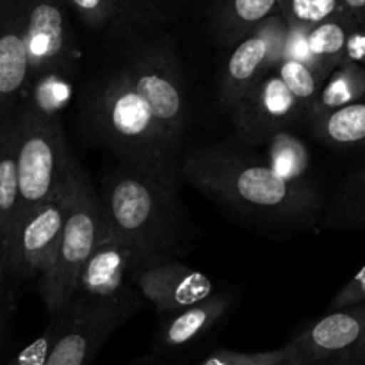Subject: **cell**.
Wrapping results in <instances>:
<instances>
[{
  "label": "cell",
  "mask_w": 365,
  "mask_h": 365,
  "mask_svg": "<svg viewBox=\"0 0 365 365\" xmlns=\"http://www.w3.org/2000/svg\"><path fill=\"white\" fill-rule=\"evenodd\" d=\"M351 365H365V328H364L362 339H360V342L356 344L355 351H353Z\"/></svg>",
  "instance_id": "836d02e7"
},
{
  "label": "cell",
  "mask_w": 365,
  "mask_h": 365,
  "mask_svg": "<svg viewBox=\"0 0 365 365\" xmlns=\"http://www.w3.org/2000/svg\"><path fill=\"white\" fill-rule=\"evenodd\" d=\"M365 303V264L362 269L337 292L334 299L330 303V310H342L349 309V307L360 305Z\"/></svg>",
  "instance_id": "4dcf8cb0"
},
{
  "label": "cell",
  "mask_w": 365,
  "mask_h": 365,
  "mask_svg": "<svg viewBox=\"0 0 365 365\" xmlns=\"http://www.w3.org/2000/svg\"><path fill=\"white\" fill-rule=\"evenodd\" d=\"M81 125L121 160V166L178 191L180 150L164 135L123 68L118 66L89 82L81 100Z\"/></svg>",
  "instance_id": "7a4b0ae2"
},
{
  "label": "cell",
  "mask_w": 365,
  "mask_h": 365,
  "mask_svg": "<svg viewBox=\"0 0 365 365\" xmlns=\"http://www.w3.org/2000/svg\"><path fill=\"white\" fill-rule=\"evenodd\" d=\"M341 9L355 24L365 25V0H341Z\"/></svg>",
  "instance_id": "d6a6232c"
},
{
  "label": "cell",
  "mask_w": 365,
  "mask_h": 365,
  "mask_svg": "<svg viewBox=\"0 0 365 365\" xmlns=\"http://www.w3.org/2000/svg\"><path fill=\"white\" fill-rule=\"evenodd\" d=\"M21 106L18 145V209L14 223L68 187L75 157L61 121H46ZM13 223V225H14Z\"/></svg>",
  "instance_id": "5b68a950"
},
{
  "label": "cell",
  "mask_w": 365,
  "mask_h": 365,
  "mask_svg": "<svg viewBox=\"0 0 365 365\" xmlns=\"http://www.w3.org/2000/svg\"><path fill=\"white\" fill-rule=\"evenodd\" d=\"M134 253L123 242L106 237L82 267L73 298L125 299L134 298L128 287Z\"/></svg>",
  "instance_id": "9a60e30c"
},
{
  "label": "cell",
  "mask_w": 365,
  "mask_h": 365,
  "mask_svg": "<svg viewBox=\"0 0 365 365\" xmlns=\"http://www.w3.org/2000/svg\"><path fill=\"white\" fill-rule=\"evenodd\" d=\"M180 175L209 198L266 223L312 228L323 209L314 182L284 180L262 157L237 145L195 150L182 160Z\"/></svg>",
  "instance_id": "6da1fadb"
},
{
  "label": "cell",
  "mask_w": 365,
  "mask_h": 365,
  "mask_svg": "<svg viewBox=\"0 0 365 365\" xmlns=\"http://www.w3.org/2000/svg\"><path fill=\"white\" fill-rule=\"evenodd\" d=\"M66 6V0H24L29 78L50 68L77 66L81 52Z\"/></svg>",
  "instance_id": "7c38bea8"
},
{
  "label": "cell",
  "mask_w": 365,
  "mask_h": 365,
  "mask_svg": "<svg viewBox=\"0 0 365 365\" xmlns=\"http://www.w3.org/2000/svg\"><path fill=\"white\" fill-rule=\"evenodd\" d=\"M24 0H2L0 6V118L24 98L29 82Z\"/></svg>",
  "instance_id": "5bb4252c"
},
{
  "label": "cell",
  "mask_w": 365,
  "mask_h": 365,
  "mask_svg": "<svg viewBox=\"0 0 365 365\" xmlns=\"http://www.w3.org/2000/svg\"><path fill=\"white\" fill-rule=\"evenodd\" d=\"M138 296L125 299L73 298L56 314L57 337L46 365H91L107 339L138 310Z\"/></svg>",
  "instance_id": "52a82bcc"
},
{
  "label": "cell",
  "mask_w": 365,
  "mask_h": 365,
  "mask_svg": "<svg viewBox=\"0 0 365 365\" xmlns=\"http://www.w3.org/2000/svg\"><path fill=\"white\" fill-rule=\"evenodd\" d=\"M0 6H2V0H0Z\"/></svg>",
  "instance_id": "d590c367"
},
{
  "label": "cell",
  "mask_w": 365,
  "mask_h": 365,
  "mask_svg": "<svg viewBox=\"0 0 365 365\" xmlns=\"http://www.w3.org/2000/svg\"><path fill=\"white\" fill-rule=\"evenodd\" d=\"M121 68L150 106L164 135L175 148L182 150L189 123V100L180 63L170 43H152L135 50Z\"/></svg>",
  "instance_id": "8992f818"
},
{
  "label": "cell",
  "mask_w": 365,
  "mask_h": 365,
  "mask_svg": "<svg viewBox=\"0 0 365 365\" xmlns=\"http://www.w3.org/2000/svg\"><path fill=\"white\" fill-rule=\"evenodd\" d=\"M324 227L331 230H365V166L344 178L335 191Z\"/></svg>",
  "instance_id": "603a6c76"
},
{
  "label": "cell",
  "mask_w": 365,
  "mask_h": 365,
  "mask_svg": "<svg viewBox=\"0 0 365 365\" xmlns=\"http://www.w3.org/2000/svg\"><path fill=\"white\" fill-rule=\"evenodd\" d=\"M289 34L291 29L277 11L235 43L220 75L217 103L221 113H230L284 59Z\"/></svg>",
  "instance_id": "ba28073f"
},
{
  "label": "cell",
  "mask_w": 365,
  "mask_h": 365,
  "mask_svg": "<svg viewBox=\"0 0 365 365\" xmlns=\"http://www.w3.org/2000/svg\"><path fill=\"white\" fill-rule=\"evenodd\" d=\"M274 71L280 75L284 84L287 86L289 91L294 95V98L298 100L299 106L305 109L310 121L314 106H316V100L317 96H319V91L327 78H324L314 66L303 63V61L292 59V57H284V59L274 66Z\"/></svg>",
  "instance_id": "d4e9b609"
},
{
  "label": "cell",
  "mask_w": 365,
  "mask_h": 365,
  "mask_svg": "<svg viewBox=\"0 0 365 365\" xmlns=\"http://www.w3.org/2000/svg\"><path fill=\"white\" fill-rule=\"evenodd\" d=\"M77 66H57L29 78L21 103L46 121H61V114L73 96Z\"/></svg>",
  "instance_id": "ac0fdd59"
},
{
  "label": "cell",
  "mask_w": 365,
  "mask_h": 365,
  "mask_svg": "<svg viewBox=\"0 0 365 365\" xmlns=\"http://www.w3.org/2000/svg\"><path fill=\"white\" fill-rule=\"evenodd\" d=\"M365 328V303L334 310L287 344L284 365H351Z\"/></svg>",
  "instance_id": "8fae6325"
},
{
  "label": "cell",
  "mask_w": 365,
  "mask_h": 365,
  "mask_svg": "<svg viewBox=\"0 0 365 365\" xmlns=\"http://www.w3.org/2000/svg\"><path fill=\"white\" fill-rule=\"evenodd\" d=\"M362 96H365V66L342 61L324 81L314 106L312 118L349 106Z\"/></svg>",
  "instance_id": "cb8c5ba5"
},
{
  "label": "cell",
  "mask_w": 365,
  "mask_h": 365,
  "mask_svg": "<svg viewBox=\"0 0 365 365\" xmlns=\"http://www.w3.org/2000/svg\"><path fill=\"white\" fill-rule=\"evenodd\" d=\"M4 277H6V266H4V245L2 237H0V302H2L4 292Z\"/></svg>",
  "instance_id": "e575fe53"
},
{
  "label": "cell",
  "mask_w": 365,
  "mask_h": 365,
  "mask_svg": "<svg viewBox=\"0 0 365 365\" xmlns=\"http://www.w3.org/2000/svg\"><path fill=\"white\" fill-rule=\"evenodd\" d=\"M359 24L351 20L344 11L321 21L307 31V53L309 61L324 78L344 61L348 36Z\"/></svg>",
  "instance_id": "ffe728a7"
},
{
  "label": "cell",
  "mask_w": 365,
  "mask_h": 365,
  "mask_svg": "<svg viewBox=\"0 0 365 365\" xmlns=\"http://www.w3.org/2000/svg\"><path fill=\"white\" fill-rule=\"evenodd\" d=\"M57 337V319L39 335L38 339L31 342L27 348L21 349L7 365H46L50 351L53 348V342Z\"/></svg>",
  "instance_id": "f546056e"
},
{
  "label": "cell",
  "mask_w": 365,
  "mask_h": 365,
  "mask_svg": "<svg viewBox=\"0 0 365 365\" xmlns=\"http://www.w3.org/2000/svg\"><path fill=\"white\" fill-rule=\"evenodd\" d=\"M78 14L82 24L89 29H106L109 25H121L120 11L114 0H66Z\"/></svg>",
  "instance_id": "f1b7e54d"
},
{
  "label": "cell",
  "mask_w": 365,
  "mask_h": 365,
  "mask_svg": "<svg viewBox=\"0 0 365 365\" xmlns=\"http://www.w3.org/2000/svg\"><path fill=\"white\" fill-rule=\"evenodd\" d=\"M278 11V0H217L212 27L225 46H234Z\"/></svg>",
  "instance_id": "d6986e66"
},
{
  "label": "cell",
  "mask_w": 365,
  "mask_h": 365,
  "mask_svg": "<svg viewBox=\"0 0 365 365\" xmlns=\"http://www.w3.org/2000/svg\"><path fill=\"white\" fill-rule=\"evenodd\" d=\"M341 11V0H278V13L292 31H310Z\"/></svg>",
  "instance_id": "484cf974"
},
{
  "label": "cell",
  "mask_w": 365,
  "mask_h": 365,
  "mask_svg": "<svg viewBox=\"0 0 365 365\" xmlns=\"http://www.w3.org/2000/svg\"><path fill=\"white\" fill-rule=\"evenodd\" d=\"M130 282L159 314H170L214 294L212 278L170 257L132 262Z\"/></svg>",
  "instance_id": "4fadbf2b"
},
{
  "label": "cell",
  "mask_w": 365,
  "mask_h": 365,
  "mask_svg": "<svg viewBox=\"0 0 365 365\" xmlns=\"http://www.w3.org/2000/svg\"><path fill=\"white\" fill-rule=\"evenodd\" d=\"M70 202L71 178L68 187L57 198L31 210L13 225L4 242L6 273L31 278L38 274L41 277L50 269L70 210Z\"/></svg>",
  "instance_id": "9c48e42d"
},
{
  "label": "cell",
  "mask_w": 365,
  "mask_h": 365,
  "mask_svg": "<svg viewBox=\"0 0 365 365\" xmlns=\"http://www.w3.org/2000/svg\"><path fill=\"white\" fill-rule=\"evenodd\" d=\"M230 303L232 294L223 292V294L209 296L185 309L170 312L160 328V344L164 348H182L191 344L225 316Z\"/></svg>",
  "instance_id": "2e32d148"
},
{
  "label": "cell",
  "mask_w": 365,
  "mask_h": 365,
  "mask_svg": "<svg viewBox=\"0 0 365 365\" xmlns=\"http://www.w3.org/2000/svg\"><path fill=\"white\" fill-rule=\"evenodd\" d=\"M109 235L134 253V262L170 257L182 234L177 191L120 166L106 175L98 195Z\"/></svg>",
  "instance_id": "3957f363"
},
{
  "label": "cell",
  "mask_w": 365,
  "mask_h": 365,
  "mask_svg": "<svg viewBox=\"0 0 365 365\" xmlns=\"http://www.w3.org/2000/svg\"><path fill=\"white\" fill-rule=\"evenodd\" d=\"M287 359V346L271 351L242 353L230 349H216L198 365H284Z\"/></svg>",
  "instance_id": "83f0119b"
},
{
  "label": "cell",
  "mask_w": 365,
  "mask_h": 365,
  "mask_svg": "<svg viewBox=\"0 0 365 365\" xmlns=\"http://www.w3.org/2000/svg\"><path fill=\"white\" fill-rule=\"evenodd\" d=\"M344 61L365 66V25H356L348 36Z\"/></svg>",
  "instance_id": "1f68e13d"
},
{
  "label": "cell",
  "mask_w": 365,
  "mask_h": 365,
  "mask_svg": "<svg viewBox=\"0 0 365 365\" xmlns=\"http://www.w3.org/2000/svg\"><path fill=\"white\" fill-rule=\"evenodd\" d=\"M266 164L284 180L312 182L310 168L312 157L310 148L292 128H282L273 132L266 141Z\"/></svg>",
  "instance_id": "7402d4cb"
},
{
  "label": "cell",
  "mask_w": 365,
  "mask_h": 365,
  "mask_svg": "<svg viewBox=\"0 0 365 365\" xmlns=\"http://www.w3.org/2000/svg\"><path fill=\"white\" fill-rule=\"evenodd\" d=\"M21 106L0 118V237L6 242L18 209V145Z\"/></svg>",
  "instance_id": "e0dca14e"
},
{
  "label": "cell",
  "mask_w": 365,
  "mask_h": 365,
  "mask_svg": "<svg viewBox=\"0 0 365 365\" xmlns=\"http://www.w3.org/2000/svg\"><path fill=\"white\" fill-rule=\"evenodd\" d=\"M114 4L120 11L121 27L160 24L171 13V0H114Z\"/></svg>",
  "instance_id": "4316f807"
},
{
  "label": "cell",
  "mask_w": 365,
  "mask_h": 365,
  "mask_svg": "<svg viewBox=\"0 0 365 365\" xmlns=\"http://www.w3.org/2000/svg\"><path fill=\"white\" fill-rule=\"evenodd\" d=\"M227 116L234 123L239 141L246 146L262 145L282 128L309 125V114L274 70L257 82Z\"/></svg>",
  "instance_id": "30bf717a"
},
{
  "label": "cell",
  "mask_w": 365,
  "mask_h": 365,
  "mask_svg": "<svg viewBox=\"0 0 365 365\" xmlns=\"http://www.w3.org/2000/svg\"><path fill=\"white\" fill-rule=\"evenodd\" d=\"M314 138L331 148L351 150L365 146V96L349 106L321 114L309 123Z\"/></svg>",
  "instance_id": "44dd1931"
},
{
  "label": "cell",
  "mask_w": 365,
  "mask_h": 365,
  "mask_svg": "<svg viewBox=\"0 0 365 365\" xmlns=\"http://www.w3.org/2000/svg\"><path fill=\"white\" fill-rule=\"evenodd\" d=\"M106 237H109V227L102 203L91 178L75 159L70 210L59 246L50 269L39 277V294L50 314L56 316L70 305L82 267Z\"/></svg>",
  "instance_id": "277c9868"
}]
</instances>
